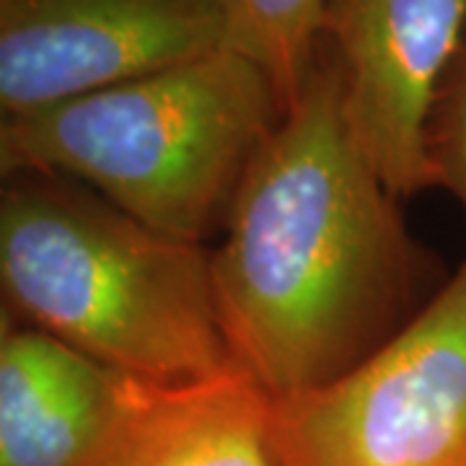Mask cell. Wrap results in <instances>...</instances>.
I'll list each match as a JSON object with an SVG mask.
<instances>
[{
	"label": "cell",
	"instance_id": "obj_1",
	"mask_svg": "<svg viewBox=\"0 0 466 466\" xmlns=\"http://www.w3.org/2000/svg\"><path fill=\"white\" fill-rule=\"evenodd\" d=\"M210 269L233 363L269 397L342 379L420 314L431 257L352 130L324 39L251 158Z\"/></svg>",
	"mask_w": 466,
	"mask_h": 466
},
{
	"label": "cell",
	"instance_id": "obj_2",
	"mask_svg": "<svg viewBox=\"0 0 466 466\" xmlns=\"http://www.w3.org/2000/svg\"><path fill=\"white\" fill-rule=\"evenodd\" d=\"M0 285L3 317L135 381H202L236 366L218 319L210 251L60 174H5Z\"/></svg>",
	"mask_w": 466,
	"mask_h": 466
},
{
	"label": "cell",
	"instance_id": "obj_3",
	"mask_svg": "<svg viewBox=\"0 0 466 466\" xmlns=\"http://www.w3.org/2000/svg\"><path fill=\"white\" fill-rule=\"evenodd\" d=\"M285 101L257 63L202 57L24 115L3 116L0 167L91 187L156 231L192 244L226 226Z\"/></svg>",
	"mask_w": 466,
	"mask_h": 466
},
{
	"label": "cell",
	"instance_id": "obj_4",
	"mask_svg": "<svg viewBox=\"0 0 466 466\" xmlns=\"http://www.w3.org/2000/svg\"><path fill=\"white\" fill-rule=\"evenodd\" d=\"M275 466H466V259L342 379L269 397Z\"/></svg>",
	"mask_w": 466,
	"mask_h": 466
},
{
	"label": "cell",
	"instance_id": "obj_5",
	"mask_svg": "<svg viewBox=\"0 0 466 466\" xmlns=\"http://www.w3.org/2000/svg\"><path fill=\"white\" fill-rule=\"evenodd\" d=\"M226 47V0H0V109L24 115Z\"/></svg>",
	"mask_w": 466,
	"mask_h": 466
},
{
	"label": "cell",
	"instance_id": "obj_6",
	"mask_svg": "<svg viewBox=\"0 0 466 466\" xmlns=\"http://www.w3.org/2000/svg\"><path fill=\"white\" fill-rule=\"evenodd\" d=\"M352 130L394 198L435 187L428 119L466 39V0H321Z\"/></svg>",
	"mask_w": 466,
	"mask_h": 466
},
{
	"label": "cell",
	"instance_id": "obj_7",
	"mask_svg": "<svg viewBox=\"0 0 466 466\" xmlns=\"http://www.w3.org/2000/svg\"><path fill=\"white\" fill-rule=\"evenodd\" d=\"M127 381L63 339L3 317L0 466H99Z\"/></svg>",
	"mask_w": 466,
	"mask_h": 466
},
{
	"label": "cell",
	"instance_id": "obj_8",
	"mask_svg": "<svg viewBox=\"0 0 466 466\" xmlns=\"http://www.w3.org/2000/svg\"><path fill=\"white\" fill-rule=\"evenodd\" d=\"M269 394L238 366L187 383L127 381L99 466H275Z\"/></svg>",
	"mask_w": 466,
	"mask_h": 466
},
{
	"label": "cell",
	"instance_id": "obj_9",
	"mask_svg": "<svg viewBox=\"0 0 466 466\" xmlns=\"http://www.w3.org/2000/svg\"><path fill=\"white\" fill-rule=\"evenodd\" d=\"M321 45V0H226V47L265 70L288 104Z\"/></svg>",
	"mask_w": 466,
	"mask_h": 466
},
{
	"label": "cell",
	"instance_id": "obj_10",
	"mask_svg": "<svg viewBox=\"0 0 466 466\" xmlns=\"http://www.w3.org/2000/svg\"><path fill=\"white\" fill-rule=\"evenodd\" d=\"M428 156L435 187H446L466 210V39L435 94L428 119Z\"/></svg>",
	"mask_w": 466,
	"mask_h": 466
}]
</instances>
